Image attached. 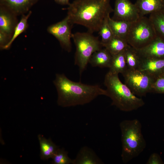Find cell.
I'll list each match as a JSON object with an SVG mask.
<instances>
[{"instance_id": "obj_20", "label": "cell", "mask_w": 164, "mask_h": 164, "mask_svg": "<svg viewBox=\"0 0 164 164\" xmlns=\"http://www.w3.org/2000/svg\"><path fill=\"white\" fill-rule=\"evenodd\" d=\"M129 45L126 40L114 35L103 47L113 56L124 51Z\"/></svg>"}, {"instance_id": "obj_1", "label": "cell", "mask_w": 164, "mask_h": 164, "mask_svg": "<svg viewBox=\"0 0 164 164\" xmlns=\"http://www.w3.org/2000/svg\"><path fill=\"white\" fill-rule=\"evenodd\" d=\"M67 16L74 24L98 32L105 19L113 12L110 0H74L68 7Z\"/></svg>"}, {"instance_id": "obj_8", "label": "cell", "mask_w": 164, "mask_h": 164, "mask_svg": "<svg viewBox=\"0 0 164 164\" xmlns=\"http://www.w3.org/2000/svg\"><path fill=\"white\" fill-rule=\"evenodd\" d=\"M73 25L67 16L63 20L49 26L47 31L59 41L62 47L68 52L72 50L71 29Z\"/></svg>"}, {"instance_id": "obj_11", "label": "cell", "mask_w": 164, "mask_h": 164, "mask_svg": "<svg viewBox=\"0 0 164 164\" xmlns=\"http://www.w3.org/2000/svg\"><path fill=\"white\" fill-rule=\"evenodd\" d=\"M137 50L142 58L164 59V40L157 36L146 46Z\"/></svg>"}, {"instance_id": "obj_4", "label": "cell", "mask_w": 164, "mask_h": 164, "mask_svg": "<svg viewBox=\"0 0 164 164\" xmlns=\"http://www.w3.org/2000/svg\"><path fill=\"white\" fill-rule=\"evenodd\" d=\"M122 145L121 158L127 163L138 156L146 146L142 133V124L137 119L125 120L120 124Z\"/></svg>"}, {"instance_id": "obj_23", "label": "cell", "mask_w": 164, "mask_h": 164, "mask_svg": "<svg viewBox=\"0 0 164 164\" xmlns=\"http://www.w3.org/2000/svg\"><path fill=\"white\" fill-rule=\"evenodd\" d=\"M32 14L29 11L26 15H22L21 19L17 24L14 32L13 36L9 42L3 48V50L8 49L10 48L15 39L20 34L24 32L28 26V20Z\"/></svg>"}, {"instance_id": "obj_6", "label": "cell", "mask_w": 164, "mask_h": 164, "mask_svg": "<svg viewBox=\"0 0 164 164\" xmlns=\"http://www.w3.org/2000/svg\"><path fill=\"white\" fill-rule=\"evenodd\" d=\"M156 37L149 19L144 16L132 23L126 41L130 46L139 49L149 44Z\"/></svg>"}, {"instance_id": "obj_26", "label": "cell", "mask_w": 164, "mask_h": 164, "mask_svg": "<svg viewBox=\"0 0 164 164\" xmlns=\"http://www.w3.org/2000/svg\"><path fill=\"white\" fill-rule=\"evenodd\" d=\"M151 92L164 94V75H161L155 79L152 84Z\"/></svg>"}, {"instance_id": "obj_27", "label": "cell", "mask_w": 164, "mask_h": 164, "mask_svg": "<svg viewBox=\"0 0 164 164\" xmlns=\"http://www.w3.org/2000/svg\"><path fill=\"white\" fill-rule=\"evenodd\" d=\"M146 164H163L164 162L159 154L154 153L150 155L146 162Z\"/></svg>"}, {"instance_id": "obj_19", "label": "cell", "mask_w": 164, "mask_h": 164, "mask_svg": "<svg viewBox=\"0 0 164 164\" xmlns=\"http://www.w3.org/2000/svg\"><path fill=\"white\" fill-rule=\"evenodd\" d=\"M128 69H138L142 57L138 50L129 45L124 50Z\"/></svg>"}, {"instance_id": "obj_16", "label": "cell", "mask_w": 164, "mask_h": 164, "mask_svg": "<svg viewBox=\"0 0 164 164\" xmlns=\"http://www.w3.org/2000/svg\"><path fill=\"white\" fill-rule=\"evenodd\" d=\"M112 55L105 47L97 50L91 56L89 62L93 67L109 68Z\"/></svg>"}, {"instance_id": "obj_12", "label": "cell", "mask_w": 164, "mask_h": 164, "mask_svg": "<svg viewBox=\"0 0 164 164\" xmlns=\"http://www.w3.org/2000/svg\"><path fill=\"white\" fill-rule=\"evenodd\" d=\"M38 0H0V5L17 16L27 12Z\"/></svg>"}, {"instance_id": "obj_5", "label": "cell", "mask_w": 164, "mask_h": 164, "mask_svg": "<svg viewBox=\"0 0 164 164\" xmlns=\"http://www.w3.org/2000/svg\"><path fill=\"white\" fill-rule=\"evenodd\" d=\"M93 33L76 32L72 33V38L76 48L74 63L79 68L80 74L86 69L93 53L104 47L98 37Z\"/></svg>"}, {"instance_id": "obj_15", "label": "cell", "mask_w": 164, "mask_h": 164, "mask_svg": "<svg viewBox=\"0 0 164 164\" xmlns=\"http://www.w3.org/2000/svg\"><path fill=\"white\" fill-rule=\"evenodd\" d=\"M103 162L91 149L87 146L82 147L75 158L73 159L72 164H102Z\"/></svg>"}, {"instance_id": "obj_17", "label": "cell", "mask_w": 164, "mask_h": 164, "mask_svg": "<svg viewBox=\"0 0 164 164\" xmlns=\"http://www.w3.org/2000/svg\"><path fill=\"white\" fill-rule=\"evenodd\" d=\"M108 22L113 35L126 40L132 22L117 21L109 17Z\"/></svg>"}, {"instance_id": "obj_9", "label": "cell", "mask_w": 164, "mask_h": 164, "mask_svg": "<svg viewBox=\"0 0 164 164\" xmlns=\"http://www.w3.org/2000/svg\"><path fill=\"white\" fill-rule=\"evenodd\" d=\"M112 19L133 22L141 17L135 4L130 0H115Z\"/></svg>"}, {"instance_id": "obj_25", "label": "cell", "mask_w": 164, "mask_h": 164, "mask_svg": "<svg viewBox=\"0 0 164 164\" xmlns=\"http://www.w3.org/2000/svg\"><path fill=\"white\" fill-rule=\"evenodd\" d=\"M54 164H70L73 163V159L68 156L67 151L63 149L58 148L52 158Z\"/></svg>"}, {"instance_id": "obj_18", "label": "cell", "mask_w": 164, "mask_h": 164, "mask_svg": "<svg viewBox=\"0 0 164 164\" xmlns=\"http://www.w3.org/2000/svg\"><path fill=\"white\" fill-rule=\"evenodd\" d=\"M40 157L43 159L53 158L58 148L50 139H47L41 135H38Z\"/></svg>"}, {"instance_id": "obj_22", "label": "cell", "mask_w": 164, "mask_h": 164, "mask_svg": "<svg viewBox=\"0 0 164 164\" xmlns=\"http://www.w3.org/2000/svg\"><path fill=\"white\" fill-rule=\"evenodd\" d=\"M152 22L157 37L164 40V10L150 14Z\"/></svg>"}, {"instance_id": "obj_28", "label": "cell", "mask_w": 164, "mask_h": 164, "mask_svg": "<svg viewBox=\"0 0 164 164\" xmlns=\"http://www.w3.org/2000/svg\"><path fill=\"white\" fill-rule=\"evenodd\" d=\"M54 1L57 3L61 5H69L70 4L69 0H54Z\"/></svg>"}, {"instance_id": "obj_14", "label": "cell", "mask_w": 164, "mask_h": 164, "mask_svg": "<svg viewBox=\"0 0 164 164\" xmlns=\"http://www.w3.org/2000/svg\"><path fill=\"white\" fill-rule=\"evenodd\" d=\"M135 4L140 17L164 10V0H136Z\"/></svg>"}, {"instance_id": "obj_3", "label": "cell", "mask_w": 164, "mask_h": 164, "mask_svg": "<svg viewBox=\"0 0 164 164\" xmlns=\"http://www.w3.org/2000/svg\"><path fill=\"white\" fill-rule=\"evenodd\" d=\"M107 88V96L112 100V105L121 111L129 112L135 110L145 104L143 100L137 97L125 84L122 83L118 74L108 71L104 82Z\"/></svg>"}, {"instance_id": "obj_24", "label": "cell", "mask_w": 164, "mask_h": 164, "mask_svg": "<svg viewBox=\"0 0 164 164\" xmlns=\"http://www.w3.org/2000/svg\"><path fill=\"white\" fill-rule=\"evenodd\" d=\"M109 16L110 15L105 19L98 31V34L101 37V42L103 46L104 45L110 41L114 35L109 23L108 18Z\"/></svg>"}, {"instance_id": "obj_13", "label": "cell", "mask_w": 164, "mask_h": 164, "mask_svg": "<svg viewBox=\"0 0 164 164\" xmlns=\"http://www.w3.org/2000/svg\"><path fill=\"white\" fill-rule=\"evenodd\" d=\"M138 69L155 78L164 71V59L142 58Z\"/></svg>"}, {"instance_id": "obj_10", "label": "cell", "mask_w": 164, "mask_h": 164, "mask_svg": "<svg viewBox=\"0 0 164 164\" xmlns=\"http://www.w3.org/2000/svg\"><path fill=\"white\" fill-rule=\"evenodd\" d=\"M17 16L5 8L0 6V32L10 40L18 23Z\"/></svg>"}, {"instance_id": "obj_29", "label": "cell", "mask_w": 164, "mask_h": 164, "mask_svg": "<svg viewBox=\"0 0 164 164\" xmlns=\"http://www.w3.org/2000/svg\"><path fill=\"white\" fill-rule=\"evenodd\" d=\"M162 75H164V71L162 73Z\"/></svg>"}, {"instance_id": "obj_7", "label": "cell", "mask_w": 164, "mask_h": 164, "mask_svg": "<svg viewBox=\"0 0 164 164\" xmlns=\"http://www.w3.org/2000/svg\"><path fill=\"white\" fill-rule=\"evenodd\" d=\"M125 84L135 95L145 96L151 92L155 77L138 69H127L122 74Z\"/></svg>"}, {"instance_id": "obj_21", "label": "cell", "mask_w": 164, "mask_h": 164, "mask_svg": "<svg viewBox=\"0 0 164 164\" xmlns=\"http://www.w3.org/2000/svg\"><path fill=\"white\" fill-rule=\"evenodd\" d=\"M109 71L114 73L122 74L128 68L124 51L112 56Z\"/></svg>"}, {"instance_id": "obj_2", "label": "cell", "mask_w": 164, "mask_h": 164, "mask_svg": "<svg viewBox=\"0 0 164 164\" xmlns=\"http://www.w3.org/2000/svg\"><path fill=\"white\" fill-rule=\"evenodd\" d=\"M53 83L58 94V104L63 107L84 105L99 95H107L106 90L98 85L74 82L63 74H57Z\"/></svg>"}]
</instances>
